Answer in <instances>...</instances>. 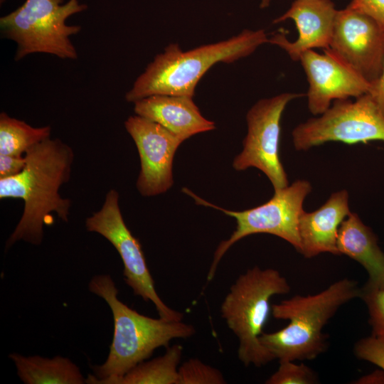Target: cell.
Instances as JSON below:
<instances>
[{"mask_svg": "<svg viewBox=\"0 0 384 384\" xmlns=\"http://www.w3.org/2000/svg\"><path fill=\"white\" fill-rule=\"evenodd\" d=\"M26 164L18 174L0 178V198H21L23 214L6 242V250L19 240L40 245L43 227L53 223L52 213L68 221L70 200L59 194L70 178L74 153L59 139L50 137L26 152Z\"/></svg>", "mask_w": 384, "mask_h": 384, "instance_id": "obj_1", "label": "cell"}, {"mask_svg": "<svg viewBox=\"0 0 384 384\" xmlns=\"http://www.w3.org/2000/svg\"><path fill=\"white\" fill-rule=\"evenodd\" d=\"M88 287L109 305L114 334L107 360L93 367L95 375H88L86 383L115 384L132 368L148 359L155 349L168 346L172 339L190 338L196 333L191 324L151 318L127 306L118 299V289L109 274L93 277Z\"/></svg>", "mask_w": 384, "mask_h": 384, "instance_id": "obj_2", "label": "cell"}, {"mask_svg": "<svg viewBox=\"0 0 384 384\" xmlns=\"http://www.w3.org/2000/svg\"><path fill=\"white\" fill-rule=\"evenodd\" d=\"M268 41L263 29H245L228 39L187 51L171 43L136 79L125 99L134 103L155 95L193 97L199 80L215 64L231 63L247 57Z\"/></svg>", "mask_w": 384, "mask_h": 384, "instance_id": "obj_3", "label": "cell"}, {"mask_svg": "<svg viewBox=\"0 0 384 384\" xmlns=\"http://www.w3.org/2000/svg\"><path fill=\"white\" fill-rule=\"evenodd\" d=\"M360 296L356 282L344 278L317 294L284 299L272 305V314L288 324L273 333L263 332L260 341L279 361L313 360L327 348L325 325L342 305Z\"/></svg>", "mask_w": 384, "mask_h": 384, "instance_id": "obj_4", "label": "cell"}, {"mask_svg": "<svg viewBox=\"0 0 384 384\" xmlns=\"http://www.w3.org/2000/svg\"><path fill=\"white\" fill-rule=\"evenodd\" d=\"M290 289L279 271L257 266L240 274L230 287L220 313L239 340L238 356L245 366L260 367L275 359L261 344L260 337L272 311L270 299Z\"/></svg>", "mask_w": 384, "mask_h": 384, "instance_id": "obj_5", "label": "cell"}, {"mask_svg": "<svg viewBox=\"0 0 384 384\" xmlns=\"http://www.w3.org/2000/svg\"><path fill=\"white\" fill-rule=\"evenodd\" d=\"M26 0L15 11L0 18L4 38L17 44L15 60L33 53H47L62 59L75 60L78 53L70 36L80 26L66 24L67 18L87 9L78 0Z\"/></svg>", "mask_w": 384, "mask_h": 384, "instance_id": "obj_6", "label": "cell"}, {"mask_svg": "<svg viewBox=\"0 0 384 384\" xmlns=\"http://www.w3.org/2000/svg\"><path fill=\"white\" fill-rule=\"evenodd\" d=\"M183 192L193 198L196 204L219 210L236 221V228L230 237L218 246L208 273L210 282L215 276L217 267L229 248L240 240L253 234L267 233L279 237L291 244L299 252L301 241L299 221L304 210L303 203L311 191L306 180H297L277 191L267 202L252 208L235 211L223 208L197 196L187 188Z\"/></svg>", "mask_w": 384, "mask_h": 384, "instance_id": "obj_7", "label": "cell"}, {"mask_svg": "<svg viewBox=\"0 0 384 384\" xmlns=\"http://www.w3.org/2000/svg\"><path fill=\"white\" fill-rule=\"evenodd\" d=\"M292 136L297 151L329 142L348 144L384 142V114L368 93L353 101L337 100L321 114L296 126Z\"/></svg>", "mask_w": 384, "mask_h": 384, "instance_id": "obj_8", "label": "cell"}, {"mask_svg": "<svg viewBox=\"0 0 384 384\" xmlns=\"http://www.w3.org/2000/svg\"><path fill=\"white\" fill-rule=\"evenodd\" d=\"M85 226L89 232L101 235L114 247L123 262L124 281L134 295L151 302L160 318L182 320L183 314L168 306L157 294L141 243L123 219L116 190L107 192L102 208L86 219Z\"/></svg>", "mask_w": 384, "mask_h": 384, "instance_id": "obj_9", "label": "cell"}, {"mask_svg": "<svg viewBox=\"0 0 384 384\" xmlns=\"http://www.w3.org/2000/svg\"><path fill=\"white\" fill-rule=\"evenodd\" d=\"M304 95L283 92L261 99L251 107L246 115L247 133L243 140V149L233 163L236 171L251 167L260 170L274 191L289 185L279 157L280 122L287 105Z\"/></svg>", "mask_w": 384, "mask_h": 384, "instance_id": "obj_10", "label": "cell"}, {"mask_svg": "<svg viewBox=\"0 0 384 384\" xmlns=\"http://www.w3.org/2000/svg\"><path fill=\"white\" fill-rule=\"evenodd\" d=\"M370 84L384 63V28L369 16L347 6L337 11L327 48Z\"/></svg>", "mask_w": 384, "mask_h": 384, "instance_id": "obj_11", "label": "cell"}, {"mask_svg": "<svg viewBox=\"0 0 384 384\" xmlns=\"http://www.w3.org/2000/svg\"><path fill=\"white\" fill-rule=\"evenodd\" d=\"M124 127L139 155V192L144 196L166 192L174 183V157L183 141L159 124L137 114L129 117Z\"/></svg>", "mask_w": 384, "mask_h": 384, "instance_id": "obj_12", "label": "cell"}, {"mask_svg": "<svg viewBox=\"0 0 384 384\" xmlns=\"http://www.w3.org/2000/svg\"><path fill=\"white\" fill-rule=\"evenodd\" d=\"M299 62L309 82L308 109L314 116L326 111L335 100L357 98L370 90V82L327 49L322 54L306 50Z\"/></svg>", "mask_w": 384, "mask_h": 384, "instance_id": "obj_13", "label": "cell"}, {"mask_svg": "<svg viewBox=\"0 0 384 384\" xmlns=\"http://www.w3.org/2000/svg\"><path fill=\"white\" fill-rule=\"evenodd\" d=\"M337 11L331 0H294L285 13L273 20V23L294 21L299 33L297 38L289 41L284 34L277 33L269 38L268 43L281 48L294 61H299L306 50L327 49Z\"/></svg>", "mask_w": 384, "mask_h": 384, "instance_id": "obj_14", "label": "cell"}, {"mask_svg": "<svg viewBox=\"0 0 384 384\" xmlns=\"http://www.w3.org/2000/svg\"><path fill=\"white\" fill-rule=\"evenodd\" d=\"M350 213L346 190L334 192L321 207L312 212L304 210L299 221V252L306 258L321 253L340 255L337 247L338 229Z\"/></svg>", "mask_w": 384, "mask_h": 384, "instance_id": "obj_15", "label": "cell"}, {"mask_svg": "<svg viewBox=\"0 0 384 384\" xmlns=\"http://www.w3.org/2000/svg\"><path fill=\"white\" fill-rule=\"evenodd\" d=\"M134 104L137 115L159 124L183 142L195 134L215 129V122L202 115L193 97L155 95Z\"/></svg>", "mask_w": 384, "mask_h": 384, "instance_id": "obj_16", "label": "cell"}, {"mask_svg": "<svg viewBox=\"0 0 384 384\" xmlns=\"http://www.w3.org/2000/svg\"><path fill=\"white\" fill-rule=\"evenodd\" d=\"M337 247L340 255L349 257L365 268L368 274L366 286L384 288V252L375 233L358 214L351 212L341 223Z\"/></svg>", "mask_w": 384, "mask_h": 384, "instance_id": "obj_17", "label": "cell"}, {"mask_svg": "<svg viewBox=\"0 0 384 384\" xmlns=\"http://www.w3.org/2000/svg\"><path fill=\"white\" fill-rule=\"evenodd\" d=\"M17 374L26 384L86 383L79 368L68 358L60 356L48 358L39 356L9 354Z\"/></svg>", "mask_w": 384, "mask_h": 384, "instance_id": "obj_18", "label": "cell"}, {"mask_svg": "<svg viewBox=\"0 0 384 384\" xmlns=\"http://www.w3.org/2000/svg\"><path fill=\"white\" fill-rule=\"evenodd\" d=\"M182 353L181 345L167 347L163 356L137 364L115 384H178V369Z\"/></svg>", "mask_w": 384, "mask_h": 384, "instance_id": "obj_19", "label": "cell"}, {"mask_svg": "<svg viewBox=\"0 0 384 384\" xmlns=\"http://www.w3.org/2000/svg\"><path fill=\"white\" fill-rule=\"evenodd\" d=\"M50 126L33 127L26 122L0 114V154L22 156L28 149L50 137Z\"/></svg>", "mask_w": 384, "mask_h": 384, "instance_id": "obj_20", "label": "cell"}, {"mask_svg": "<svg viewBox=\"0 0 384 384\" xmlns=\"http://www.w3.org/2000/svg\"><path fill=\"white\" fill-rule=\"evenodd\" d=\"M178 384H224L222 373L198 358H189L178 369Z\"/></svg>", "mask_w": 384, "mask_h": 384, "instance_id": "obj_21", "label": "cell"}, {"mask_svg": "<svg viewBox=\"0 0 384 384\" xmlns=\"http://www.w3.org/2000/svg\"><path fill=\"white\" fill-rule=\"evenodd\" d=\"M279 361L278 369L265 381L267 384H314L319 383L316 373L304 363Z\"/></svg>", "mask_w": 384, "mask_h": 384, "instance_id": "obj_22", "label": "cell"}, {"mask_svg": "<svg viewBox=\"0 0 384 384\" xmlns=\"http://www.w3.org/2000/svg\"><path fill=\"white\" fill-rule=\"evenodd\" d=\"M360 297L367 306L372 334L384 336V288L365 285L361 289Z\"/></svg>", "mask_w": 384, "mask_h": 384, "instance_id": "obj_23", "label": "cell"}, {"mask_svg": "<svg viewBox=\"0 0 384 384\" xmlns=\"http://www.w3.org/2000/svg\"><path fill=\"white\" fill-rule=\"evenodd\" d=\"M354 354L358 359L368 361L384 371V336L372 334L356 342Z\"/></svg>", "mask_w": 384, "mask_h": 384, "instance_id": "obj_24", "label": "cell"}, {"mask_svg": "<svg viewBox=\"0 0 384 384\" xmlns=\"http://www.w3.org/2000/svg\"><path fill=\"white\" fill-rule=\"evenodd\" d=\"M347 7L369 16L384 28V0H352Z\"/></svg>", "mask_w": 384, "mask_h": 384, "instance_id": "obj_25", "label": "cell"}, {"mask_svg": "<svg viewBox=\"0 0 384 384\" xmlns=\"http://www.w3.org/2000/svg\"><path fill=\"white\" fill-rule=\"evenodd\" d=\"M26 164L25 156L0 154V178L18 174L23 171Z\"/></svg>", "mask_w": 384, "mask_h": 384, "instance_id": "obj_26", "label": "cell"}, {"mask_svg": "<svg viewBox=\"0 0 384 384\" xmlns=\"http://www.w3.org/2000/svg\"><path fill=\"white\" fill-rule=\"evenodd\" d=\"M368 94L370 95L384 114V63L380 76L376 81L371 83Z\"/></svg>", "mask_w": 384, "mask_h": 384, "instance_id": "obj_27", "label": "cell"}, {"mask_svg": "<svg viewBox=\"0 0 384 384\" xmlns=\"http://www.w3.org/2000/svg\"><path fill=\"white\" fill-rule=\"evenodd\" d=\"M355 383L359 384L384 383V371L375 370L369 375L361 377Z\"/></svg>", "mask_w": 384, "mask_h": 384, "instance_id": "obj_28", "label": "cell"}, {"mask_svg": "<svg viewBox=\"0 0 384 384\" xmlns=\"http://www.w3.org/2000/svg\"><path fill=\"white\" fill-rule=\"evenodd\" d=\"M272 0H260V7L261 9L267 8Z\"/></svg>", "mask_w": 384, "mask_h": 384, "instance_id": "obj_29", "label": "cell"}]
</instances>
